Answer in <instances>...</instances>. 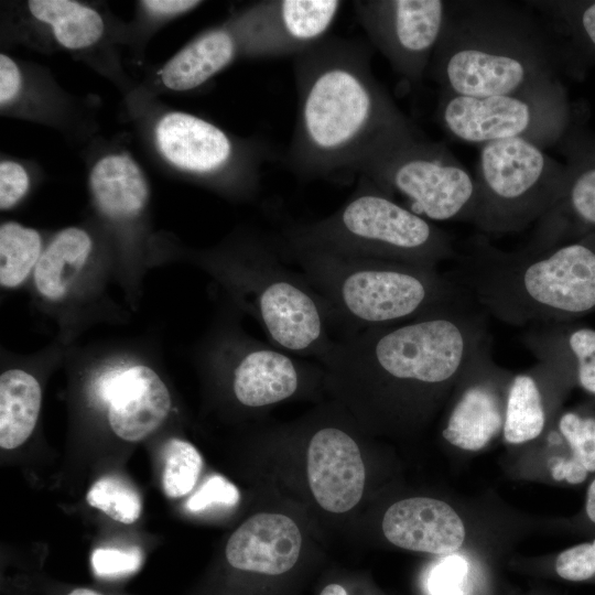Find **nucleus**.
Here are the masks:
<instances>
[{"instance_id": "39", "label": "nucleus", "mask_w": 595, "mask_h": 595, "mask_svg": "<svg viewBox=\"0 0 595 595\" xmlns=\"http://www.w3.org/2000/svg\"><path fill=\"white\" fill-rule=\"evenodd\" d=\"M142 4L152 13L174 15L186 12L201 4V2L192 0H147L142 1Z\"/></svg>"}, {"instance_id": "19", "label": "nucleus", "mask_w": 595, "mask_h": 595, "mask_svg": "<svg viewBox=\"0 0 595 595\" xmlns=\"http://www.w3.org/2000/svg\"><path fill=\"white\" fill-rule=\"evenodd\" d=\"M155 139L167 161L198 176L228 175L240 164L237 163V145L230 137L209 121L190 113L175 111L162 117L155 128Z\"/></svg>"}, {"instance_id": "2", "label": "nucleus", "mask_w": 595, "mask_h": 595, "mask_svg": "<svg viewBox=\"0 0 595 595\" xmlns=\"http://www.w3.org/2000/svg\"><path fill=\"white\" fill-rule=\"evenodd\" d=\"M295 127L288 152L302 178L358 174L386 140L416 129L371 69V52L325 37L294 56Z\"/></svg>"}, {"instance_id": "30", "label": "nucleus", "mask_w": 595, "mask_h": 595, "mask_svg": "<svg viewBox=\"0 0 595 595\" xmlns=\"http://www.w3.org/2000/svg\"><path fill=\"white\" fill-rule=\"evenodd\" d=\"M202 468V455L192 443L181 439L167 441L163 450L164 494L170 498L190 494L198 480Z\"/></svg>"}, {"instance_id": "15", "label": "nucleus", "mask_w": 595, "mask_h": 595, "mask_svg": "<svg viewBox=\"0 0 595 595\" xmlns=\"http://www.w3.org/2000/svg\"><path fill=\"white\" fill-rule=\"evenodd\" d=\"M94 398L107 408L112 432L128 442L152 434L167 418L172 401L159 374L142 364L104 368L91 383Z\"/></svg>"}, {"instance_id": "6", "label": "nucleus", "mask_w": 595, "mask_h": 595, "mask_svg": "<svg viewBox=\"0 0 595 595\" xmlns=\"http://www.w3.org/2000/svg\"><path fill=\"white\" fill-rule=\"evenodd\" d=\"M279 255L323 251L437 269L454 260L451 236L416 215L364 176L332 215L284 229L273 241Z\"/></svg>"}, {"instance_id": "14", "label": "nucleus", "mask_w": 595, "mask_h": 595, "mask_svg": "<svg viewBox=\"0 0 595 595\" xmlns=\"http://www.w3.org/2000/svg\"><path fill=\"white\" fill-rule=\"evenodd\" d=\"M512 376L495 363L491 337L484 340L459 375L463 382L442 436L466 451L485 447L504 428L506 399Z\"/></svg>"}, {"instance_id": "36", "label": "nucleus", "mask_w": 595, "mask_h": 595, "mask_svg": "<svg viewBox=\"0 0 595 595\" xmlns=\"http://www.w3.org/2000/svg\"><path fill=\"white\" fill-rule=\"evenodd\" d=\"M236 487L220 476H214L204 483L187 500V509L199 511L213 505L231 506L238 500Z\"/></svg>"}, {"instance_id": "18", "label": "nucleus", "mask_w": 595, "mask_h": 595, "mask_svg": "<svg viewBox=\"0 0 595 595\" xmlns=\"http://www.w3.org/2000/svg\"><path fill=\"white\" fill-rule=\"evenodd\" d=\"M343 3L335 0L262 2L248 54L269 58L299 55L326 37Z\"/></svg>"}, {"instance_id": "27", "label": "nucleus", "mask_w": 595, "mask_h": 595, "mask_svg": "<svg viewBox=\"0 0 595 595\" xmlns=\"http://www.w3.org/2000/svg\"><path fill=\"white\" fill-rule=\"evenodd\" d=\"M42 390L37 379L21 368L0 376V446L13 450L32 434L39 419Z\"/></svg>"}, {"instance_id": "29", "label": "nucleus", "mask_w": 595, "mask_h": 595, "mask_svg": "<svg viewBox=\"0 0 595 595\" xmlns=\"http://www.w3.org/2000/svg\"><path fill=\"white\" fill-rule=\"evenodd\" d=\"M40 232L15 221L0 227V284L15 289L35 270L43 252Z\"/></svg>"}, {"instance_id": "40", "label": "nucleus", "mask_w": 595, "mask_h": 595, "mask_svg": "<svg viewBox=\"0 0 595 595\" xmlns=\"http://www.w3.org/2000/svg\"><path fill=\"white\" fill-rule=\"evenodd\" d=\"M585 513L587 519L595 524V478L589 483L587 488Z\"/></svg>"}, {"instance_id": "21", "label": "nucleus", "mask_w": 595, "mask_h": 595, "mask_svg": "<svg viewBox=\"0 0 595 595\" xmlns=\"http://www.w3.org/2000/svg\"><path fill=\"white\" fill-rule=\"evenodd\" d=\"M257 13L258 4L235 26L210 30L181 50L161 71L164 86L178 91L196 88L228 66L240 50L247 53Z\"/></svg>"}, {"instance_id": "12", "label": "nucleus", "mask_w": 595, "mask_h": 595, "mask_svg": "<svg viewBox=\"0 0 595 595\" xmlns=\"http://www.w3.org/2000/svg\"><path fill=\"white\" fill-rule=\"evenodd\" d=\"M209 358L227 380L232 400L249 411L267 410L325 389L323 367L242 334L224 335Z\"/></svg>"}, {"instance_id": "4", "label": "nucleus", "mask_w": 595, "mask_h": 595, "mask_svg": "<svg viewBox=\"0 0 595 595\" xmlns=\"http://www.w3.org/2000/svg\"><path fill=\"white\" fill-rule=\"evenodd\" d=\"M428 75L440 93L479 97L551 83L561 72L526 1L452 0Z\"/></svg>"}, {"instance_id": "42", "label": "nucleus", "mask_w": 595, "mask_h": 595, "mask_svg": "<svg viewBox=\"0 0 595 595\" xmlns=\"http://www.w3.org/2000/svg\"><path fill=\"white\" fill-rule=\"evenodd\" d=\"M67 595H101L94 589L89 588H75Z\"/></svg>"}, {"instance_id": "26", "label": "nucleus", "mask_w": 595, "mask_h": 595, "mask_svg": "<svg viewBox=\"0 0 595 595\" xmlns=\"http://www.w3.org/2000/svg\"><path fill=\"white\" fill-rule=\"evenodd\" d=\"M547 371L548 365L538 360L530 370L511 377L502 428L508 443L530 442L543 432L548 421V404L542 387Z\"/></svg>"}, {"instance_id": "31", "label": "nucleus", "mask_w": 595, "mask_h": 595, "mask_svg": "<svg viewBox=\"0 0 595 595\" xmlns=\"http://www.w3.org/2000/svg\"><path fill=\"white\" fill-rule=\"evenodd\" d=\"M558 431L566 444V454L559 456L586 479L595 473V416L569 411L558 421Z\"/></svg>"}, {"instance_id": "7", "label": "nucleus", "mask_w": 595, "mask_h": 595, "mask_svg": "<svg viewBox=\"0 0 595 595\" xmlns=\"http://www.w3.org/2000/svg\"><path fill=\"white\" fill-rule=\"evenodd\" d=\"M205 261L261 325L270 344L325 360L334 344L327 306L301 272L283 264L273 241L251 238Z\"/></svg>"}, {"instance_id": "13", "label": "nucleus", "mask_w": 595, "mask_h": 595, "mask_svg": "<svg viewBox=\"0 0 595 595\" xmlns=\"http://www.w3.org/2000/svg\"><path fill=\"white\" fill-rule=\"evenodd\" d=\"M356 17L372 45L409 86L428 75L448 13L444 0H359Z\"/></svg>"}, {"instance_id": "33", "label": "nucleus", "mask_w": 595, "mask_h": 595, "mask_svg": "<svg viewBox=\"0 0 595 595\" xmlns=\"http://www.w3.org/2000/svg\"><path fill=\"white\" fill-rule=\"evenodd\" d=\"M556 574L570 582H595V539L562 551L555 559Z\"/></svg>"}, {"instance_id": "23", "label": "nucleus", "mask_w": 595, "mask_h": 595, "mask_svg": "<svg viewBox=\"0 0 595 595\" xmlns=\"http://www.w3.org/2000/svg\"><path fill=\"white\" fill-rule=\"evenodd\" d=\"M522 343L537 360L556 366L584 391L595 394V329L567 323L530 326Z\"/></svg>"}, {"instance_id": "11", "label": "nucleus", "mask_w": 595, "mask_h": 595, "mask_svg": "<svg viewBox=\"0 0 595 595\" xmlns=\"http://www.w3.org/2000/svg\"><path fill=\"white\" fill-rule=\"evenodd\" d=\"M285 430L303 446L307 488L315 504L331 515H344L360 502L366 466L361 428L334 400Z\"/></svg>"}, {"instance_id": "17", "label": "nucleus", "mask_w": 595, "mask_h": 595, "mask_svg": "<svg viewBox=\"0 0 595 595\" xmlns=\"http://www.w3.org/2000/svg\"><path fill=\"white\" fill-rule=\"evenodd\" d=\"M303 548V531L291 516L260 511L232 532L226 543L225 556L238 571L271 577L292 571Z\"/></svg>"}, {"instance_id": "9", "label": "nucleus", "mask_w": 595, "mask_h": 595, "mask_svg": "<svg viewBox=\"0 0 595 595\" xmlns=\"http://www.w3.org/2000/svg\"><path fill=\"white\" fill-rule=\"evenodd\" d=\"M477 203L472 224L485 236L524 230L561 199L564 164L524 139L479 147L474 175Z\"/></svg>"}, {"instance_id": "25", "label": "nucleus", "mask_w": 595, "mask_h": 595, "mask_svg": "<svg viewBox=\"0 0 595 595\" xmlns=\"http://www.w3.org/2000/svg\"><path fill=\"white\" fill-rule=\"evenodd\" d=\"M93 250L90 236L82 228L58 231L44 248L33 272L37 293L50 302L64 300L83 272Z\"/></svg>"}, {"instance_id": "3", "label": "nucleus", "mask_w": 595, "mask_h": 595, "mask_svg": "<svg viewBox=\"0 0 595 595\" xmlns=\"http://www.w3.org/2000/svg\"><path fill=\"white\" fill-rule=\"evenodd\" d=\"M447 274L486 315L512 326L567 323L595 313V232L506 251L470 237Z\"/></svg>"}, {"instance_id": "34", "label": "nucleus", "mask_w": 595, "mask_h": 595, "mask_svg": "<svg viewBox=\"0 0 595 595\" xmlns=\"http://www.w3.org/2000/svg\"><path fill=\"white\" fill-rule=\"evenodd\" d=\"M142 563L138 548H98L91 554L94 572L102 577H120L136 572Z\"/></svg>"}, {"instance_id": "38", "label": "nucleus", "mask_w": 595, "mask_h": 595, "mask_svg": "<svg viewBox=\"0 0 595 595\" xmlns=\"http://www.w3.org/2000/svg\"><path fill=\"white\" fill-rule=\"evenodd\" d=\"M21 88V74L17 64L4 54L0 55V104L12 101Z\"/></svg>"}, {"instance_id": "16", "label": "nucleus", "mask_w": 595, "mask_h": 595, "mask_svg": "<svg viewBox=\"0 0 595 595\" xmlns=\"http://www.w3.org/2000/svg\"><path fill=\"white\" fill-rule=\"evenodd\" d=\"M582 110H575L555 147L564 158L563 195L537 223V229L553 242L595 232V133L586 126Z\"/></svg>"}, {"instance_id": "10", "label": "nucleus", "mask_w": 595, "mask_h": 595, "mask_svg": "<svg viewBox=\"0 0 595 595\" xmlns=\"http://www.w3.org/2000/svg\"><path fill=\"white\" fill-rule=\"evenodd\" d=\"M575 110L560 78L498 95L440 93L436 119L454 139L470 144L524 139L547 150L556 147Z\"/></svg>"}, {"instance_id": "32", "label": "nucleus", "mask_w": 595, "mask_h": 595, "mask_svg": "<svg viewBox=\"0 0 595 595\" xmlns=\"http://www.w3.org/2000/svg\"><path fill=\"white\" fill-rule=\"evenodd\" d=\"M86 501L109 518L125 524L136 522L142 511L138 491L116 476H104L96 480L86 494Z\"/></svg>"}, {"instance_id": "22", "label": "nucleus", "mask_w": 595, "mask_h": 595, "mask_svg": "<svg viewBox=\"0 0 595 595\" xmlns=\"http://www.w3.org/2000/svg\"><path fill=\"white\" fill-rule=\"evenodd\" d=\"M526 2L549 34L561 74L583 80L595 67V0Z\"/></svg>"}, {"instance_id": "8", "label": "nucleus", "mask_w": 595, "mask_h": 595, "mask_svg": "<svg viewBox=\"0 0 595 595\" xmlns=\"http://www.w3.org/2000/svg\"><path fill=\"white\" fill-rule=\"evenodd\" d=\"M358 174L432 223L473 221L474 175L443 142L422 137L418 129L382 142Z\"/></svg>"}, {"instance_id": "28", "label": "nucleus", "mask_w": 595, "mask_h": 595, "mask_svg": "<svg viewBox=\"0 0 595 595\" xmlns=\"http://www.w3.org/2000/svg\"><path fill=\"white\" fill-rule=\"evenodd\" d=\"M32 15L52 26L56 41L69 50L85 48L102 35L104 22L91 8L69 0H31Z\"/></svg>"}, {"instance_id": "5", "label": "nucleus", "mask_w": 595, "mask_h": 595, "mask_svg": "<svg viewBox=\"0 0 595 595\" xmlns=\"http://www.w3.org/2000/svg\"><path fill=\"white\" fill-rule=\"evenodd\" d=\"M295 263L324 300L343 336L445 312L477 307L447 273L380 259L323 251L280 255Z\"/></svg>"}, {"instance_id": "1", "label": "nucleus", "mask_w": 595, "mask_h": 595, "mask_svg": "<svg viewBox=\"0 0 595 595\" xmlns=\"http://www.w3.org/2000/svg\"><path fill=\"white\" fill-rule=\"evenodd\" d=\"M486 316L474 307L342 336L322 363L325 390L361 430L413 423L490 336Z\"/></svg>"}, {"instance_id": "35", "label": "nucleus", "mask_w": 595, "mask_h": 595, "mask_svg": "<svg viewBox=\"0 0 595 595\" xmlns=\"http://www.w3.org/2000/svg\"><path fill=\"white\" fill-rule=\"evenodd\" d=\"M467 573L466 561L457 555L444 558L432 571V595H461Z\"/></svg>"}, {"instance_id": "41", "label": "nucleus", "mask_w": 595, "mask_h": 595, "mask_svg": "<svg viewBox=\"0 0 595 595\" xmlns=\"http://www.w3.org/2000/svg\"><path fill=\"white\" fill-rule=\"evenodd\" d=\"M320 595H348V594H347V591L340 584L331 583L321 591Z\"/></svg>"}, {"instance_id": "20", "label": "nucleus", "mask_w": 595, "mask_h": 595, "mask_svg": "<svg viewBox=\"0 0 595 595\" xmlns=\"http://www.w3.org/2000/svg\"><path fill=\"white\" fill-rule=\"evenodd\" d=\"M381 529L391 544L430 554H452L465 539L464 523L455 510L429 497L393 502L382 517Z\"/></svg>"}, {"instance_id": "37", "label": "nucleus", "mask_w": 595, "mask_h": 595, "mask_svg": "<svg viewBox=\"0 0 595 595\" xmlns=\"http://www.w3.org/2000/svg\"><path fill=\"white\" fill-rule=\"evenodd\" d=\"M29 188V176L17 162L0 163V208L7 210L22 199Z\"/></svg>"}, {"instance_id": "24", "label": "nucleus", "mask_w": 595, "mask_h": 595, "mask_svg": "<svg viewBox=\"0 0 595 595\" xmlns=\"http://www.w3.org/2000/svg\"><path fill=\"white\" fill-rule=\"evenodd\" d=\"M89 181L95 203L109 218H132L147 204L149 190L145 177L129 155L104 156L93 167Z\"/></svg>"}]
</instances>
